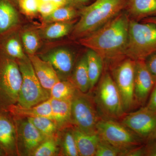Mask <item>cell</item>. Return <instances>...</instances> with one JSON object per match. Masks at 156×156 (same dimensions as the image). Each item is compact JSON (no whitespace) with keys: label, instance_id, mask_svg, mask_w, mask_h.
<instances>
[{"label":"cell","instance_id":"cell-1","mask_svg":"<svg viewBox=\"0 0 156 156\" xmlns=\"http://www.w3.org/2000/svg\"><path fill=\"white\" fill-rule=\"evenodd\" d=\"M130 20L127 13L121 12L100 28L79 39V43L97 53L104 61L119 60L125 56Z\"/></svg>","mask_w":156,"mask_h":156},{"label":"cell","instance_id":"cell-2","mask_svg":"<svg viewBox=\"0 0 156 156\" xmlns=\"http://www.w3.org/2000/svg\"><path fill=\"white\" fill-rule=\"evenodd\" d=\"M128 0H95L82 7L80 17L74 26L72 36L80 39L88 35L114 18L126 9Z\"/></svg>","mask_w":156,"mask_h":156},{"label":"cell","instance_id":"cell-3","mask_svg":"<svg viewBox=\"0 0 156 156\" xmlns=\"http://www.w3.org/2000/svg\"><path fill=\"white\" fill-rule=\"evenodd\" d=\"M92 92L102 119L120 121L127 114L123 107L119 92L109 72L102 73Z\"/></svg>","mask_w":156,"mask_h":156},{"label":"cell","instance_id":"cell-4","mask_svg":"<svg viewBox=\"0 0 156 156\" xmlns=\"http://www.w3.org/2000/svg\"><path fill=\"white\" fill-rule=\"evenodd\" d=\"M156 52V25L130 19L125 56L134 61L145 60Z\"/></svg>","mask_w":156,"mask_h":156},{"label":"cell","instance_id":"cell-5","mask_svg":"<svg viewBox=\"0 0 156 156\" xmlns=\"http://www.w3.org/2000/svg\"><path fill=\"white\" fill-rule=\"evenodd\" d=\"M22 81L17 60L0 53V111L17 103Z\"/></svg>","mask_w":156,"mask_h":156},{"label":"cell","instance_id":"cell-6","mask_svg":"<svg viewBox=\"0 0 156 156\" xmlns=\"http://www.w3.org/2000/svg\"><path fill=\"white\" fill-rule=\"evenodd\" d=\"M71 117L73 127L87 134L97 133L98 123L102 118L92 94L76 89L72 100Z\"/></svg>","mask_w":156,"mask_h":156},{"label":"cell","instance_id":"cell-7","mask_svg":"<svg viewBox=\"0 0 156 156\" xmlns=\"http://www.w3.org/2000/svg\"><path fill=\"white\" fill-rule=\"evenodd\" d=\"M17 61L22 75V81L16 104L23 107L30 108L49 99L50 91L41 85L28 56Z\"/></svg>","mask_w":156,"mask_h":156},{"label":"cell","instance_id":"cell-8","mask_svg":"<svg viewBox=\"0 0 156 156\" xmlns=\"http://www.w3.org/2000/svg\"><path fill=\"white\" fill-rule=\"evenodd\" d=\"M97 133L101 139L122 153L145 144V141L120 121L101 119L98 123Z\"/></svg>","mask_w":156,"mask_h":156},{"label":"cell","instance_id":"cell-9","mask_svg":"<svg viewBox=\"0 0 156 156\" xmlns=\"http://www.w3.org/2000/svg\"><path fill=\"white\" fill-rule=\"evenodd\" d=\"M111 75L119 90L126 113L136 107L134 97L135 61L131 58L114 62Z\"/></svg>","mask_w":156,"mask_h":156},{"label":"cell","instance_id":"cell-10","mask_svg":"<svg viewBox=\"0 0 156 156\" xmlns=\"http://www.w3.org/2000/svg\"><path fill=\"white\" fill-rule=\"evenodd\" d=\"M120 122L138 135L145 143L156 134V110L146 106L126 114Z\"/></svg>","mask_w":156,"mask_h":156},{"label":"cell","instance_id":"cell-11","mask_svg":"<svg viewBox=\"0 0 156 156\" xmlns=\"http://www.w3.org/2000/svg\"><path fill=\"white\" fill-rule=\"evenodd\" d=\"M17 132V154L30 156L46 138L29 121L14 118Z\"/></svg>","mask_w":156,"mask_h":156},{"label":"cell","instance_id":"cell-12","mask_svg":"<svg viewBox=\"0 0 156 156\" xmlns=\"http://www.w3.org/2000/svg\"><path fill=\"white\" fill-rule=\"evenodd\" d=\"M135 61L134 97L136 107L145 106L156 84V79L151 73L145 60Z\"/></svg>","mask_w":156,"mask_h":156},{"label":"cell","instance_id":"cell-13","mask_svg":"<svg viewBox=\"0 0 156 156\" xmlns=\"http://www.w3.org/2000/svg\"><path fill=\"white\" fill-rule=\"evenodd\" d=\"M53 66L59 78H67L71 76L74 65V57L71 51L64 48L50 50L40 56Z\"/></svg>","mask_w":156,"mask_h":156},{"label":"cell","instance_id":"cell-14","mask_svg":"<svg viewBox=\"0 0 156 156\" xmlns=\"http://www.w3.org/2000/svg\"><path fill=\"white\" fill-rule=\"evenodd\" d=\"M5 111H0V147L6 156L17 154V132L14 119Z\"/></svg>","mask_w":156,"mask_h":156},{"label":"cell","instance_id":"cell-15","mask_svg":"<svg viewBox=\"0 0 156 156\" xmlns=\"http://www.w3.org/2000/svg\"><path fill=\"white\" fill-rule=\"evenodd\" d=\"M0 53L16 60L27 57L17 27L0 35Z\"/></svg>","mask_w":156,"mask_h":156},{"label":"cell","instance_id":"cell-16","mask_svg":"<svg viewBox=\"0 0 156 156\" xmlns=\"http://www.w3.org/2000/svg\"><path fill=\"white\" fill-rule=\"evenodd\" d=\"M28 56L41 85L50 91L53 85L61 80L58 74L50 63L40 56L36 54Z\"/></svg>","mask_w":156,"mask_h":156},{"label":"cell","instance_id":"cell-17","mask_svg":"<svg viewBox=\"0 0 156 156\" xmlns=\"http://www.w3.org/2000/svg\"><path fill=\"white\" fill-rule=\"evenodd\" d=\"M131 20H140L156 16V0H128L125 9Z\"/></svg>","mask_w":156,"mask_h":156},{"label":"cell","instance_id":"cell-18","mask_svg":"<svg viewBox=\"0 0 156 156\" xmlns=\"http://www.w3.org/2000/svg\"><path fill=\"white\" fill-rule=\"evenodd\" d=\"M5 111L9 112L14 118L44 117L53 119L50 99L43 101L35 106L24 108L17 104L10 107Z\"/></svg>","mask_w":156,"mask_h":156},{"label":"cell","instance_id":"cell-19","mask_svg":"<svg viewBox=\"0 0 156 156\" xmlns=\"http://www.w3.org/2000/svg\"><path fill=\"white\" fill-rule=\"evenodd\" d=\"M72 129L79 156H95L98 144L100 138L98 133L87 134L73 126Z\"/></svg>","mask_w":156,"mask_h":156},{"label":"cell","instance_id":"cell-20","mask_svg":"<svg viewBox=\"0 0 156 156\" xmlns=\"http://www.w3.org/2000/svg\"><path fill=\"white\" fill-rule=\"evenodd\" d=\"M53 119L59 128L72 126L71 99H57L50 98Z\"/></svg>","mask_w":156,"mask_h":156},{"label":"cell","instance_id":"cell-21","mask_svg":"<svg viewBox=\"0 0 156 156\" xmlns=\"http://www.w3.org/2000/svg\"><path fill=\"white\" fill-rule=\"evenodd\" d=\"M19 17L11 0H0V35L17 27Z\"/></svg>","mask_w":156,"mask_h":156},{"label":"cell","instance_id":"cell-22","mask_svg":"<svg viewBox=\"0 0 156 156\" xmlns=\"http://www.w3.org/2000/svg\"><path fill=\"white\" fill-rule=\"evenodd\" d=\"M69 80L74 85L76 89L81 92L87 93L90 91V83L86 55H84L78 61Z\"/></svg>","mask_w":156,"mask_h":156},{"label":"cell","instance_id":"cell-23","mask_svg":"<svg viewBox=\"0 0 156 156\" xmlns=\"http://www.w3.org/2000/svg\"><path fill=\"white\" fill-rule=\"evenodd\" d=\"M89 74L90 91L92 92L100 80L103 73V59L97 53L89 50L86 53Z\"/></svg>","mask_w":156,"mask_h":156},{"label":"cell","instance_id":"cell-24","mask_svg":"<svg viewBox=\"0 0 156 156\" xmlns=\"http://www.w3.org/2000/svg\"><path fill=\"white\" fill-rule=\"evenodd\" d=\"M74 26L72 21L52 23L42 28L39 34L41 37L47 40L59 39L71 32Z\"/></svg>","mask_w":156,"mask_h":156},{"label":"cell","instance_id":"cell-25","mask_svg":"<svg viewBox=\"0 0 156 156\" xmlns=\"http://www.w3.org/2000/svg\"><path fill=\"white\" fill-rule=\"evenodd\" d=\"M20 38L24 51L28 56L33 55L41 46V38L39 33L34 30L27 29L20 33Z\"/></svg>","mask_w":156,"mask_h":156},{"label":"cell","instance_id":"cell-26","mask_svg":"<svg viewBox=\"0 0 156 156\" xmlns=\"http://www.w3.org/2000/svg\"><path fill=\"white\" fill-rule=\"evenodd\" d=\"M76 89L69 80H60L50 89V98L57 99H71Z\"/></svg>","mask_w":156,"mask_h":156},{"label":"cell","instance_id":"cell-27","mask_svg":"<svg viewBox=\"0 0 156 156\" xmlns=\"http://www.w3.org/2000/svg\"><path fill=\"white\" fill-rule=\"evenodd\" d=\"M76 8L71 5L62 6L56 9L52 14L44 18L46 23L54 22H70L76 17Z\"/></svg>","mask_w":156,"mask_h":156},{"label":"cell","instance_id":"cell-28","mask_svg":"<svg viewBox=\"0 0 156 156\" xmlns=\"http://www.w3.org/2000/svg\"><path fill=\"white\" fill-rule=\"evenodd\" d=\"M46 137L55 136L58 126L55 120L44 117L27 118Z\"/></svg>","mask_w":156,"mask_h":156},{"label":"cell","instance_id":"cell-29","mask_svg":"<svg viewBox=\"0 0 156 156\" xmlns=\"http://www.w3.org/2000/svg\"><path fill=\"white\" fill-rule=\"evenodd\" d=\"M58 152V141L55 136L46 137L30 156H53Z\"/></svg>","mask_w":156,"mask_h":156},{"label":"cell","instance_id":"cell-30","mask_svg":"<svg viewBox=\"0 0 156 156\" xmlns=\"http://www.w3.org/2000/svg\"><path fill=\"white\" fill-rule=\"evenodd\" d=\"M61 153L63 156H79L72 128L66 130L62 137Z\"/></svg>","mask_w":156,"mask_h":156},{"label":"cell","instance_id":"cell-31","mask_svg":"<svg viewBox=\"0 0 156 156\" xmlns=\"http://www.w3.org/2000/svg\"><path fill=\"white\" fill-rule=\"evenodd\" d=\"M40 2L41 0H18L16 3L23 14L30 17L38 12Z\"/></svg>","mask_w":156,"mask_h":156},{"label":"cell","instance_id":"cell-32","mask_svg":"<svg viewBox=\"0 0 156 156\" xmlns=\"http://www.w3.org/2000/svg\"><path fill=\"white\" fill-rule=\"evenodd\" d=\"M120 154L121 151L119 150L100 138L95 156H120Z\"/></svg>","mask_w":156,"mask_h":156},{"label":"cell","instance_id":"cell-33","mask_svg":"<svg viewBox=\"0 0 156 156\" xmlns=\"http://www.w3.org/2000/svg\"><path fill=\"white\" fill-rule=\"evenodd\" d=\"M60 6L52 1H42L41 0L38 13L41 15L43 18H44L52 14Z\"/></svg>","mask_w":156,"mask_h":156},{"label":"cell","instance_id":"cell-34","mask_svg":"<svg viewBox=\"0 0 156 156\" xmlns=\"http://www.w3.org/2000/svg\"><path fill=\"white\" fill-rule=\"evenodd\" d=\"M120 156H145V144L126 151L122 153Z\"/></svg>","mask_w":156,"mask_h":156},{"label":"cell","instance_id":"cell-35","mask_svg":"<svg viewBox=\"0 0 156 156\" xmlns=\"http://www.w3.org/2000/svg\"><path fill=\"white\" fill-rule=\"evenodd\" d=\"M145 62L148 69L156 79V52L148 56Z\"/></svg>","mask_w":156,"mask_h":156},{"label":"cell","instance_id":"cell-36","mask_svg":"<svg viewBox=\"0 0 156 156\" xmlns=\"http://www.w3.org/2000/svg\"><path fill=\"white\" fill-rule=\"evenodd\" d=\"M145 156H156V141L151 140L145 144Z\"/></svg>","mask_w":156,"mask_h":156},{"label":"cell","instance_id":"cell-37","mask_svg":"<svg viewBox=\"0 0 156 156\" xmlns=\"http://www.w3.org/2000/svg\"><path fill=\"white\" fill-rule=\"evenodd\" d=\"M146 106L151 109L156 110V84L154 87Z\"/></svg>","mask_w":156,"mask_h":156},{"label":"cell","instance_id":"cell-38","mask_svg":"<svg viewBox=\"0 0 156 156\" xmlns=\"http://www.w3.org/2000/svg\"><path fill=\"white\" fill-rule=\"evenodd\" d=\"M69 5L76 8L83 7L89 2L90 0H68Z\"/></svg>","mask_w":156,"mask_h":156},{"label":"cell","instance_id":"cell-39","mask_svg":"<svg viewBox=\"0 0 156 156\" xmlns=\"http://www.w3.org/2000/svg\"><path fill=\"white\" fill-rule=\"evenodd\" d=\"M42 1H52L54 2L60 7L69 5L68 0H41Z\"/></svg>","mask_w":156,"mask_h":156},{"label":"cell","instance_id":"cell-40","mask_svg":"<svg viewBox=\"0 0 156 156\" xmlns=\"http://www.w3.org/2000/svg\"><path fill=\"white\" fill-rule=\"evenodd\" d=\"M142 22L151 23H154L156 25V16L143 20Z\"/></svg>","mask_w":156,"mask_h":156},{"label":"cell","instance_id":"cell-41","mask_svg":"<svg viewBox=\"0 0 156 156\" xmlns=\"http://www.w3.org/2000/svg\"><path fill=\"white\" fill-rule=\"evenodd\" d=\"M6 156L5 152L0 147V156Z\"/></svg>","mask_w":156,"mask_h":156},{"label":"cell","instance_id":"cell-42","mask_svg":"<svg viewBox=\"0 0 156 156\" xmlns=\"http://www.w3.org/2000/svg\"><path fill=\"white\" fill-rule=\"evenodd\" d=\"M11 1L13 3L14 2H16L18 0H11Z\"/></svg>","mask_w":156,"mask_h":156},{"label":"cell","instance_id":"cell-43","mask_svg":"<svg viewBox=\"0 0 156 156\" xmlns=\"http://www.w3.org/2000/svg\"><path fill=\"white\" fill-rule=\"evenodd\" d=\"M154 140H155L156 141V134H155V135L154 136Z\"/></svg>","mask_w":156,"mask_h":156}]
</instances>
